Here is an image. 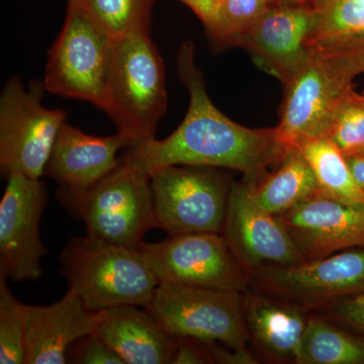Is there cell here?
<instances>
[{"label": "cell", "instance_id": "6da1fadb", "mask_svg": "<svg viewBox=\"0 0 364 364\" xmlns=\"http://www.w3.org/2000/svg\"><path fill=\"white\" fill-rule=\"evenodd\" d=\"M177 72L189 95L188 114L164 140L127 148L123 161L150 173L168 165H195L237 170L244 178L257 179L286 152L277 129H250L235 123L217 109L205 90L195 62L191 42L181 46Z\"/></svg>", "mask_w": 364, "mask_h": 364}, {"label": "cell", "instance_id": "7a4b0ae2", "mask_svg": "<svg viewBox=\"0 0 364 364\" xmlns=\"http://www.w3.org/2000/svg\"><path fill=\"white\" fill-rule=\"evenodd\" d=\"M61 272L93 312L122 306H145L158 282L138 247L72 238L60 255Z\"/></svg>", "mask_w": 364, "mask_h": 364}, {"label": "cell", "instance_id": "3957f363", "mask_svg": "<svg viewBox=\"0 0 364 364\" xmlns=\"http://www.w3.org/2000/svg\"><path fill=\"white\" fill-rule=\"evenodd\" d=\"M166 107L164 65L149 33L117 38L102 111L136 145L155 139Z\"/></svg>", "mask_w": 364, "mask_h": 364}, {"label": "cell", "instance_id": "277c9868", "mask_svg": "<svg viewBox=\"0 0 364 364\" xmlns=\"http://www.w3.org/2000/svg\"><path fill=\"white\" fill-rule=\"evenodd\" d=\"M58 195L71 214L85 222L86 236L95 240L136 248L148 231L159 229L150 174L123 160L90 188Z\"/></svg>", "mask_w": 364, "mask_h": 364}, {"label": "cell", "instance_id": "5b68a950", "mask_svg": "<svg viewBox=\"0 0 364 364\" xmlns=\"http://www.w3.org/2000/svg\"><path fill=\"white\" fill-rule=\"evenodd\" d=\"M116 39L81 1L69 2L65 23L50 51L44 88L60 97L85 100L102 109Z\"/></svg>", "mask_w": 364, "mask_h": 364}, {"label": "cell", "instance_id": "8992f818", "mask_svg": "<svg viewBox=\"0 0 364 364\" xmlns=\"http://www.w3.org/2000/svg\"><path fill=\"white\" fill-rule=\"evenodd\" d=\"M144 309L173 336L220 342L230 348L247 347L241 291L159 284Z\"/></svg>", "mask_w": 364, "mask_h": 364}, {"label": "cell", "instance_id": "52a82bcc", "mask_svg": "<svg viewBox=\"0 0 364 364\" xmlns=\"http://www.w3.org/2000/svg\"><path fill=\"white\" fill-rule=\"evenodd\" d=\"M223 168L168 165L150 172L159 229L222 234L232 181Z\"/></svg>", "mask_w": 364, "mask_h": 364}, {"label": "cell", "instance_id": "ba28073f", "mask_svg": "<svg viewBox=\"0 0 364 364\" xmlns=\"http://www.w3.org/2000/svg\"><path fill=\"white\" fill-rule=\"evenodd\" d=\"M44 90L38 81L26 90L18 77L4 85L0 97V170L6 178L14 172L37 179L45 176L66 112L43 107Z\"/></svg>", "mask_w": 364, "mask_h": 364}, {"label": "cell", "instance_id": "9c48e42d", "mask_svg": "<svg viewBox=\"0 0 364 364\" xmlns=\"http://www.w3.org/2000/svg\"><path fill=\"white\" fill-rule=\"evenodd\" d=\"M159 284L227 289L245 293L250 277L223 234L168 235L138 246Z\"/></svg>", "mask_w": 364, "mask_h": 364}, {"label": "cell", "instance_id": "30bf717a", "mask_svg": "<svg viewBox=\"0 0 364 364\" xmlns=\"http://www.w3.org/2000/svg\"><path fill=\"white\" fill-rule=\"evenodd\" d=\"M251 277L262 293L320 310L337 299L364 294V247L291 265H263Z\"/></svg>", "mask_w": 364, "mask_h": 364}, {"label": "cell", "instance_id": "8fae6325", "mask_svg": "<svg viewBox=\"0 0 364 364\" xmlns=\"http://www.w3.org/2000/svg\"><path fill=\"white\" fill-rule=\"evenodd\" d=\"M0 203V274L14 282L37 280L47 248L40 223L48 193L40 179L14 172Z\"/></svg>", "mask_w": 364, "mask_h": 364}, {"label": "cell", "instance_id": "7c38bea8", "mask_svg": "<svg viewBox=\"0 0 364 364\" xmlns=\"http://www.w3.org/2000/svg\"><path fill=\"white\" fill-rule=\"evenodd\" d=\"M284 85V102L275 129L289 148L326 138L340 97L352 82L342 78L329 62L310 53Z\"/></svg>", "mask_w": 364, "mask_h": 364}, {"label": "cell", "instance_id": "4fadbf2b", "mask_svg": "<svg viewBox=\"0 0 364 364\" xmlns=\"http://www.w3.org/2000/svg\"><path fill=\"white\" fill-rule=\"evenodd\" d=\"M222 234L249 277L264 263L303 261L284 223L254 200L246 179L232 182Z\"/></svg>", "mask_w": 364, "mask_h": 364}, {"label": "cell", "instance_id": "5bb4252c", "mask_svg": "<svg viewBox=\"0 0 364 364\" xmlns=\"http://www.w3.org/2000/svg\"><path fill=\"white\" fill-rule=\"evenodd\" d=\"M301 260L364 247V205L340 202L318 191L279 215Z\"/></svg>", "mask_w": 364, "mask_h": 364}, {"label": "cell", "instance_id": "9a60e30c", "mask_svg": "<svg viewBox=\"0 0 364 364\" xmlns=\"http://www.w3.org/2000/svg\"><path fill=\"white\" fill-rule=\"evenodd\" d=\"M315 18V6L273 4L236 47L284 85L309 58L306 42Z\"/></svg>", "mask_w": 364, "mask_h": 364}, {"label": "cell", "instance_id": "2e32d148", "mask_svg": "<svg viewBox=\"0 0 364 364\" xmlns=\"http://www.w3.org/2000/svg\"><path fill=\"white\" fill-rule=\"evenodd\" d=\"M128 136L119 133L109 136H93L62 124L53 146L45 176L59 184L60 191H86L119 168L121 149L132 146Z\"/></svg>", "mask_w": 364, "mask_h": 364}, {"label": "cell", "instance_id": "e0dca14e", "mask_svg": "<svg viewBox=\"0 0 364 364\" xmlns=\"http://www.w3.org/2000/svg\"><path fill=\"white\" fill-rule=\"evenodd\" d=\"M100 318L70 289L52 305H26V364L66 363L72 344L95 332Z\"/></svg>", "mask_w": 364, "mask_h": 364}, {"label": "cell", "instance_id": "ac0fdd59", "mask_svg": "<svg viewBox=\"0 0 364 364\" xmlns=\"http://www.w3.org/2000/svg\"><path fill=\"white\" fill-rule=\"evenodd\" d=\"M249 340L275 363H296L311 316L308 309L265 293L243 294Z\"/></svg>", "mask_w": 364, "mask_h": 364}, {"label": "cell", "instance_id": "d6986e66", "mask_svg": "<svg viewBox=\"0 0 364 364\" xmlns=\"http://www.w3.org/2000/svg\"><path fill=\"white\" fill-rule=\"evenodd\" d=\"M95 333L124 364H171L178 342L146 309L136 306L100 311Z\"/></svg>", "mask_w": 364, "mask_h": 364}, {"label": "cell", "instance_id": "ffe728a7", "mask_svg": "<svg viewBox=\"0 0 364 364\" xmlns=\"http://www.w3.org/2000/svg\"><path fill=\"white\" fill-rule=\"evenodd\" d=\"M306 48L324 59H338L364 47V0H320Z\"/></svg>", "mask_w": 364, "mask_h": 364}, {"label": "cell", "instance_id": "44dd1931", "mask_svg": "<svg viewBox=\"0 0 364 364\" xmlns=\"http://www.w3.org/2000/svg\"><path fill=\"white\" fill-rule=\"evenodd\" d=\"M244 179L254 200L277 217L320 191L310 164L298 147L287 148L272 173Z\"/></svg>", "mask_w": 364, "mask_h": 364}, {"label": "cell", "instance_id": "7402d4cb", "mask_svg": "<svg viewBox=\"0 0 364 364\" xmlns=\"http://www.w3.org/2000/svg\"><path fill=\"white\" fill-rule=\"evenodd\" d=\"M296 364H364V336L311 316Z\"/></svg>", "mask_w": 364, "mask_h": 364}, {"label": "cell", "instance_id": "603a6c76", "mask_svg": "<svg viewBox=\"0 0 364 364\" xmlns=\"http://www.w3.org/2000/svg\"><path fill=\"white\" fill-rule=\"evenodd\" d=\"M298 148L310 164L320 191L340 202L364 205L363 189L354 178L343 153L329 139H314Z\"/></svg>", "mask_w": 364, "mask_h": 364}, {"label": "cell", "instance_id": "cb8c5ba5", "mask_svg": "<svg viewBox=\"0 0 364 364\" xmlns=\"http://www.w3.org/2000/svg\"><path fill=\"white\" fill-rule=\"evenodd\" d=\"M155 0H82L95 21L114 39L149 33L151 7Z\"/></svg>", "mask_w": 364, "mask_h": 364}, {"label": "cell", "instance_id": "d4e9b609", "mask_svg": "<svg viewBox=\"0 0 364 364\" xmlns=\"http://www.w3.org/2000/svg\"><path fill=\"white\" fill-rule=\"evenodd\" d=\"M272 4V0H217L214 18L205 28L217 44L236 46Z\"/></svg>", "mask_w": 364, "mask_h": 364}, {"label": "cell", "instance_id": "484cf974", "mask_svg": "<svg viewBox=\"0 0 364 364\" xmlns=\"http://www.w3.org/2000/svg\"><path fill=\"white\" fill-rule=\"evenodd\" d=\"M326 138L344 156L364 152V95L356 92L353 85L340 97Z\"/></svg>", "mask_w": 364, "mask_h": 364}, {"label": "cell", "instance_id": "4316f807", "mask_svg": "<svg viewBox=\"0 0 364 364\" xmlns=\"http://www.w3.org/2000/svg\"><path fill=\"white\" fill-rule=\"evenodd\" d=\"M26 305L14 298L0 274V363L26 364Z\"/></svg>", "mask_w": 364, "mask_h": 364}, {"label": "cell", "instance_id": "83f0119b", "mask_svg": "<svg viewBox=\"0 0 364 364\" xmlns=\"http://www.w3.org/2000/svg\"><path fill=\"white\" fill-rule=\"evenodd\" d=\"M67 360L77 364H124L95 331L72 344Z\"/></svg>", "mask_w": 364, "mask_h": 364}, {"label": "cell", "instance_id": "f1b7e54d", "mask_svg": "<svg viewBox=\"0 0 364 364\" xmlns=\"http://www.w3.org/2000/svg\"><path fill=\"white\" fill-rule=\"evenodd\" d=\"M320 311L332 322L364 336V294L337 299Z\"/></svg>", "mask_w": 364, "mask_h": 364}, {"label": "cell", "instance_id": "f546056e", "mask_svg": "<svg viewBox=\"0 0 364 364\" xmlns=\"http://www.w3.org/2000/svg\"><path fill=\"white\" fill-rule=\"evenodd\" d=\"M214 363L208 345L191 337H178L176 354L171 364Z\"/></svg>", "mask_w": 364, "mask_h": 364}, {"label": "cell", "instance_id": "4dcf8cb0", "mask_svg": "<svg viewBox=\"0 0 364 364\" xmlns=\"http://www.w3.org/2000/svg\"><path fill=\"white\" fill-rule=\"evenodd\" d=\"M208 351L212 355L214 363L220 364H256L255 356L245 348L236 349L220 346L217 343H207Z\"/></svg>", "mask_w": 364, "mask_h": 364}, {"label": "cell", "instance_id": "1f68e13d", "mask_svg": "<svg viewBox=\"0 0 364 364\" xmlns=\"http://www.w3.org/2000/svg\"><path fill=\"white\" fill-rule=\"evenodd\" d=\"M325 60L331 64L340 76L349 82H352L358 74L364 73V47L341 58Z\"/></svg>", "mask_w": 364, "mask_h": 364}, {"label": "cell", "instance_id": "d6a6232c", "mask_svg": "<svg viewBox=\"0 0 364 364\" xmlns=\"http://www.w3.org/2000/svg\"><path fill=\"white\" fill-rule=\"evenodd\" d=\"M188 6L200 18L205 26L210 25L214 18L217 0H179Z\"/></svg>", "mask_w": 364, "mask_h": 364}, {"label": "cell", "instance_id": "836d02e7", "mask_svg": "<svg viewBox=\"0 0 364 364\" xmlns=\"http://www.w3.org/2000/svg\"><path fill=\"white\" fill-rule=\"evenodd\" d=\"M345 158L350 167L354 178L364 191V155H351Z\"/></svg>", "mask_w": 364, "mask_h": 364}, {"label": "cell", "instance_id": "e575fe53", "mask_svg": "<svg viewBox=\"0 0 364 364\" xmlns=\"http://www.w3.org/2000/svg\"><path fill=\"white\" fill-rule=\"evenodd\" d=\"M320 0H272V4H306L315 6Z\"/></svg>", "mask_w": 364, "mask_h": 364}, {"label": "cell", "instance_id": "d590c367", "mask_svg": "<svg viewBox=\"0 0 364 364\" xmlns=\"http://www.w3.org/2000/svg\"><path fill=\"white\" fill-rule=\"evenodd\" d=\"M77 1H82V0H68V4H69V2H77Z\"/></svg>", "mask_w": 364, "mask_h": 364}, {"label": "cell", "instance_id": "8d00e7d4", "mask_svg": "<svg viewBox=\"0 0 364 364\" xmlns=\"http://www.w3.org/2000/svg\"><path fill=\"white\" fill-rule=\"evenodd\" d=\"M359 155H364V152L363 153V154H359Z\"/></svg>", "mask_w": 364, "mask_h": 364}, {"label": "cell", "instance_id": "74e56055", "mask_svg": "<svg viewBox=\"0 0 364 364\" xmlns=\"http://www.w3.org/2000/svg\"><path fill=\"white\" fill-rule=\"evenodd\" d=\"M363 95H364V91H363Z\"/></svg>", "mask_w": 364, "mask_h": 364}]
</instances>
